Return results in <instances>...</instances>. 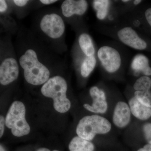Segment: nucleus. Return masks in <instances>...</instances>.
I'll list each match as a JSON object with an SVG mask.
<instances>
[{"instance_id":"obj_1","label":"nucleus","mask_w":151,"mask_h":151,"mask_svg":"<svg viewBox=\"0 0 151 151\" xmlns=\"http://www.w3.org/2000/svg\"><path fill=\"white\" fill-rule=\"evenodd\" d=\"M21 66L24 70L25 79L28 83L40 85L46 83L49 78L48 68L38 60L34 50L28 49L19 59Z\"/></svg>"},{"instance_id":"obj_2","label":"nucleus","mask_w":151,"mask_h":151,"mask_svg":"<svg viewBox=\"0 0 151 151\" xmlns=\"http://www.w3.org/2000/svg\"><path fill=\"white\" fill-rule=\"evenodd\" d=\"M67 84L64 78L58 76L49 79L42 87V93L53 100V106L57 111L65 113L69 111L71 103L66 97Z\"/></svg>"},{"instance_id":"obj_3","label":"nucleus","mask_w":151,"mask_h":151,"mask_svg":"<svg viewBox=\"0 0 151 151\" xmlns=\"http://www.w3.org/2000/svg\"><path fill=\"white\" fill-rule=\"evenodd\" d=\"M112 128L111 123L104 117L97 115L84 116L78 122L76 128L78 137L92 141L97 135L108 134Z\"/></svg>"},{"instance_id":"obj_4","label":"nucleus","mask_w":151,"mask_h":151,"mask_svg":"<svg viewBox=\"0 0 151 151\" xmlns=\"http://www.w3.org/2000/svg\"><path fill=\"white\" fill-rule=\"evenodd\" d=\"M25 114L24 104L20 101L13 102L9 109L6 117L5 124L15 137L27 135L30 132V128L26 120Z\"/></svg>"},{"instance_id":"obj_5","label":"nucleus","mask_w":151,"mask_h":151,"mask_svg":"<svg viewBox=\"0 0 151 151\" xmlns=\"http://www.w3.org/2000/svg\"><path fill=\"white\" fill-rule=\"evenodd\" d=\"M41 29L46 35L53 39L58 38L63 34L65 27L63 20L55 14L44 16L40 22Z\"/></svg>"},{"instance_id":"obj_6","label":"nucleus","mask_w":151,"mask_h":151,"mask_svg":"<svg viewBox=\"0 0 151 151\" xmlns=\"http://www.w3.org/2000/svg\"><path fill=\"white\" fill-rule=\"evenodd\" d=\"M97 55L103 67L109 73H114L120 68L121 56L115 49L109 46L102 47L98 50Z\"/></svg>"},{"instance_id":"obj_7","label":"nucleus","mask_w":151,"mask_h":151,"mask_svg":"<svg viewBox=\"0 0 151 151\" xmlns=\"http://www.w3.org/2000/svg\"><path fill=\"white\" fill-rule=\"evenodd\" d=\"M89 94L92 99V105L84 104V108L92 113L102 114L106 113L108 111V104L104 91L94 86L90 88Z\"/></svg>"},{"instance_id":"obj_8","label":"nucleus","mask_w":151,"mask_h":151,"mask_svg":"<svg viewBox=\"0 0 151 151\" xmlns=\"http://www.w3.org/2000/svg\"><path fill=\"white\" fill-rule=\"evenodd\" d=\"M19 75V67L14 58L5 59L0 65V82L3 85L10 84L16 80Z\"/></svg>"},{"instance_id":"obj_9","label":"nucleus","mask_w":151,"mask_h":151,"mask_svg":"<svg viewBox=\"0 0 151 151\" xmlns=\"http://www.w3.org/2000/svg\"><path fill=\"white\" fill-rule=\"evenodd\" d=\"M132 113L129 104L123 101H119L114 108L112 117L113 124L119 129L127 127L131 121Z\"/></svg>"},{"instance_id":"obj_10","label":"nucleus","mask_w":151,"mask_h":151,"mask_svg":"<svg viewBox=\"0 0 151 151\" xmlns=\"http://www.w3.org/2000/svg\"><path fill=\"white\" fill-rule=\"evenodd\" d=\"M118 35L122 42L132 48L139 50H143L147 48L146 42L139 37L132 28L127 27L122 29L119 31Z\"/></svg>"},{"instance_id":"obj_11","label":"nucleus","mask_w":151,"mask_h":151,"mask_svg":"<svg viewBox=\"0 0 151 151\" xmlns=\"http://www.w3.org/2000/svg\"><path fill=\"white\" fill-rule=\"evenodd\" d=\"M88 4L84 0H66L61 5L62 13L64 16L69 17L73 14L81 15L86 12Z\"/></svg>"},{"instance_id":"obj_12","label":"nucleus","mask_w":151,"mask_h":151,"mask_svg":"<svg viewBox=\"0 0 151 151\" xmlns=\"http://www.w3.org/2000/svg\"><path fill=\"white\" fill-rule=\"evenodd\" d=\"M131 113L135 118L141 121H146L151 117V108L140 103L134 96L129 100Z\"/></svg>"},{"instance_id":"obj_13","label":"nucleus","mask_w":151,"mask_h":151,"mask_svg":"<svg viewBox=\"0 0 151 151\" xmlns=\"http://www.w3.org/2000/svg\"><path fill=\"white\" fill-rule=\"evenodd\" d=\"M132 67L135 71H141L145 76L151 75V67L149 65L148 59L143 55H138L134 58Z\"/></svg>"},{"instance_id":"obj_14","label":"nucleus","mask_w":151,"mask_h":151,"mask_svg":"<svg viewBox=\"0 0 151 151\" xmlns=\"http://www.w3.org/2000/svg\"><path fill=\"white\" fill-rule=\"evenodd\" d=\"M70 151H94V146L90 141L78 136L73 137L68 146Z\"/></svg>"},{"instance_id":"obj_15","label":"nucleus","mask_w":151,"mask_h":151,"mask_svg":"<svg viewBox=\"0 0 151 151\" xmlns=\"http://www.w3.org/2000/svg\"><path fill=\"white\" fill-rule=\"evenodd\" d=\"M79 45L81 50L86 56H93L95 52L92 40L89 35L83 33L79 36L78 39Z\"/></svg>"},{"instance_id":"obj_16","label":"nucleus","mask_w":151,"mask_h":151,"mask_svg":"<svg viewBox=\"0 0 151 151\" xmlns=\"http://www.w3.org/2000/svg\"><path fill=\"white\" fill-rule=\"evenodd\" d=\"M110 1L108 0H96L93 1V7L97 12V18L104 19L108 13Z\"/></svg>"},{"instance_id":"obj_17","label":"nucleus","mask_w":151,"mask_h":151,"mask_svg":"<svg viewBox=\"0 0 151 151\" xmlns=\"http://www.w3.org/2000/svg\"><path fill=\"white\" fill-rule=\"evenodd\" d=\"M96 64V60L94 56H87L81 65V75L84 78L88 77L94 70Z\"/></svg>"},{"instance_id":"obj_18","label":"nucleus","mask_w":151,"mask_h":151,"mask_svg":"<svg viewBox=\"0 0 151 151\" xmlns=\"http://www.w3.org/2000/svg\"><path fill=\"white\" fill-rule=\"evenodd\" d=\"M134 97L143 105L151 108V92L150 90L135 91Z\"/></svg>"},{"instance_id":"obj_19","label":"nucleus","mask_w":151,"mask_h":151,"mask_svg":"<svg viewBox=\"0 0 151 151\" xmlns=\"http://www.w3.org/2000/svg\"><path fill=\"white\" fill-rule=\"evenodd\" d=\"M151 88V79L147 76H143L138 78L134 85L136 91L149 89Z\"/></svg>"},{"instance_id":"obj_20","label":"nucleus","mask_w":151,"mask_h":151,"mask_svg":"<svg viewBox=\"0 0 151 151\" xmlns=\"http://www.w3.org/2000/svg\"><path fill=\"white\" fill-rule=\"evenodd\" d=\"M144 137L148 144L151 145V123H147L144 124L142 127Z\"/></svg>"},{"instance_id":"obj_21","label":"nucleus","mask_w":151,"mask_h":151,"mask_svg":"<svg viewBox=\"0 0 151 151\" xmlns=\"http://www.w3.org/2000/svg\"><path fill=\"white\" fill-rule=\"evenodd\" d=\"M5 124V119L3 116H1L0 117V137H1L3 136L4 130V125Z\"/></svg>"},{"instance_id":"obj_22","label":"nucleus","mask_w":151,"mask_h":151,"mask_svg":"<svg viewBox=\"0 0 151 151\" xmlns=\"http://www.w3.org/2000/svg\"><path fill=\"white\" fill-rule=\"evenodd\" d=\"M7 4L4 0L0 1V12L3 13L5 12L7 9Z\"/></svg>"},{"instance_id":"obj_23","label":"nucleus","mask_w":151,"mask_h":151,"mask_svg":"<svg viewBox=\"0 0 151 151\" xmlns=\"http://www.w3.org/2000/svg\"><path fill=\"white\" fill-rule=\"evenodd\" d=\"M145 14L147 21L151 27V8L146 10Z\"/></svg>"},{"instance_id":"obj_24","label":"nucleus","mask_w":151,"mask_h":151,"mask_svg":"<svg viewBox=\"0 0 151 151\" xmlns=\"http://www.w3.org/2000/svg\"><path fill=\"white\" fill-rule=\"evenodd\" d=\"M14 2L19 6H23L27 4L28 1L27 0H14Z\"/></svg>"},{"instance_id":"obj_25","label":"nucleus","mask_w":151,"mask_h":151,"mask_svg":"<svg viewBox=\"0 0 151 151\" xmlns=\"http://www.w3.org/2000/svg\"><path fill=\"white\" fill-rule=\"evenodd\" d=\"M137 151H151V145L147 144L143 148H141Z\"/></svg>"},{"instance_id":"obj_26","label":"nucleus","mask_w":151,"mask_h":151,"mask_svg":"<svg viewBox=\"0 0 151 151\" xmlns=\"http://www.w3.org/2000/svg\"><path fill=\"white\" fill-rule=\"evenodd\" d=\"M40 1L44 4L49 5L56 2L57 1H55V0H41Z\"/></svg>"},{"instance_id":"obj_27","label":"nucleus","mask_w":151,"mask_h":151,"mask_svg":"<svg viewBox=\"0 0 151 151\" xmlns=\"http://www.w3.org/2000/svg\"><path fill=\"white\" fill-rule=\"evenodd\" d=\"M36 151H50L48 149L45 148H40L38 149ZM53 151H59L58 150H53Z\"/></svg>"},{"instance_id":"obj_28","label":"nucleus","mask_w":151,"mask_h":151,"mask_svg":"<svg viewBox=\"0 0 151 151\" xmlns=\"http://www.w3.org/2000/svg\"><path fill=\"white\" fill-rule=\"evenodd\" d=\"M142 1L141 0H135V1H134V3L135 5H137L139 4H140Z\"/></svg>"},{"instance_id":"obj_29","label":"nucleus","mask_w":151,"mask_h":151,"mask_svg":"<svg viewBox=\"0 0 151 151\" xmlns=\"http://www.w3.org/2000/svg\"><path fill=\"white\" fill-rule=\"evenodd\" d=\"M1 148V151H5V149H4V147H3L1 145V148Z\"/></svg>"},{"instance_id":"obj_30","label":"nucleus","mask_w":151,"mask_h":151,"mask_svg":"<svg viewBox=\"0 0 151 151\" xmlns=\"http://www.w3.org/2000/svg\"><path fill=\"white\" fill-rule=\"evenodd\" d=\"M129 0H123L122 1L124 2H127L129 1Z\"/></svg>"}]
</instances>
